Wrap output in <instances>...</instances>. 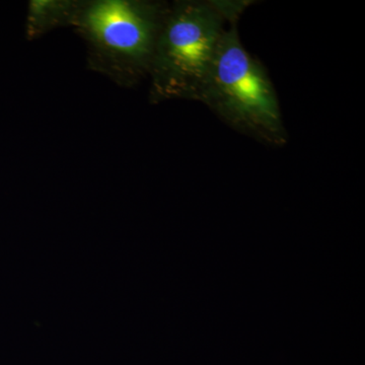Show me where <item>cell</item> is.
Listing matches in <instances>:
<instances>
[{
	"label": "cell",
	"instance_id": "1",
	"mask_svg": "<svg viewBox=\"0 0 365 365\" xmlns=\"http://www.w3.org/2000/svg\"><path fill=\"white\" fill-rule=\"evenodd\" d=\"M246 6L201 0L170 4L148 74L151 103L197 101L223 34Z\"/></svg>",
	"mask_w": 365,
	"mask_h": 365
},
{
	"label": "cell",
	"instance_id": "2",
	"mask_svg": "<svg viewBox=\"0 0 365 365\" xmlns=\"http://www.w3.org/2000/svg\"><path fill=\"white\" fill-rule=\"evenodd\" d=\"M169 7L153 0H81L71 28L85 42L88 68L123 88L148 78Z\"/></svg>",
	"mask_w": 365,
	"mask_h": 365
},
{
	"label": "cell",
	"instance_id": "3",
	"mask_svg": "<svg viewBox=\"0 0 365 365\" xmlns=\"http://www.w3.org/2000/svg\"><path fill=\"white\" fill-rule=\"evenodd\" d=\"M237 21L223 34L197 102L237 131L283 145L288 137L277 93L261 62L242 46Z\"/></svg>",
	"mask_w": 365,
	"mask_h": 365
},
{
	"label": "cell",
	"instance_id": "4",
	"mask_svg": "<svg viewBox=\"0 0 365 365\" xmlns=\"http://www.w3.org/2000/svg\"><path fill=\"white\" fill-rule=\"evenodd\" d=\"M81 0H31L26 18V38L35 41L57 29L71 28Z\"/></svg>",
	"mask_w": 365,
	"mask_h": 365
}]
</instances>
